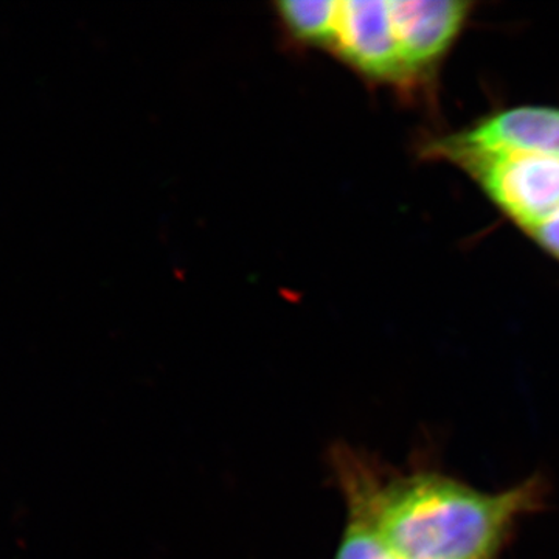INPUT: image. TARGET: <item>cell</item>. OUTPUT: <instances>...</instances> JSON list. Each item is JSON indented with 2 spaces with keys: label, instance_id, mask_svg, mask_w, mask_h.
Wrapping results in <instances>:
<instances>
[{
  "label": "cell",
  "instance_id": "52a82bcc",
  "mask_svg": "<svg viewBox=\"0 0 559 559\" xmlns=\"http://www.w3.org/2000/svg\"><path fill=\"white\" fill-rule=\"evenodd\" d=\"M337 559H399L380 533L373 527L369 518L359 511V518L349 525Z\"/></svg>",
  "mask_w": 559,
  "mask_h": 559
},
{
  "label": "cell",
  "instance_id": "3957f363",
  "mask_svg": "<svg viewBox=\"0 0 559 559\" xmlns=\"http://www.w3.org/2000/svg\"><path fill=\"white\" fill-rule=\"evenodd\" d=\"M412 94L432 97L440 70L473 16L462 0H389Z\"/></svg>",
  "mask_w": 559,
  "mask_h": 559
},
{
  "label": "cell",
  "instance_id": "7a4b0ae2",
  "mask_svg": "<svg viewBox=\"0 0 559 559\" xmlns=\"http://www.w3.org/2000/svg\"><path fill=\"white\" fill-rule=\"evenodd\" d=\"M421 157L460 168L488 157L559 159V108L524 105L496 110L463 130L423 142Z\"/></svg>",
  "mask_w": 559,
  "mask_h": 559
},
{
  "label": "cell",
  "instance_id": "5b68a950",
  "mask_svg": "<svg viewBox=\"0 0 559 559\" xmlns=\"http://www.w3.org/2000/svg\"><path fill=\"white\" fill-rule=\"evenodd\" d=\"M333 49L366 79L412 94L409 76L393 31L389 0L341 2Z\"/></svg>",
  "mask_w": 559,
  "mask_h": 559
},
{
  "label": "cell",
  "instance_id": "6da1fadb",
  "mask_svg": "<svg viewBox=\"0 0 559 559\" xmlns=\"http://www.w3.org/2000/svg\"><path fill=\"white\" fill-rule=\"evenodd\" d=\"M539 498L535 480L491 495L423 473L382 489L360 511L399 559H492Z\"/></svg>",
  "mask_w": 559,
  "mask_h": 559
},
{
  "label": "cell",
  "instance_id": "ba28073f",
  "mask_svg": "<svg viewBox=\"0 0 559 559\" xmlns=\"http://www.w3.org/2000/svg\"><path fill=\"white\" fill-rule=\"evenodd\" d=\"M524 235L559 264V213Z\"/></svg>",
  "mask_w": 559,
  "mask_h": 559
},
{
  "label": "cell",
  "instance_id": "8992f818",
  "mask_svg": "<svg viewBox=\"0 0 559 559\" xmlns=\"http://www.w3.org/2000/svg\"><path fill=\"white\" fill-rule=\"evenodd\" d=\"M278 13L297 38L318 46L334 47L340 25L341 2L289 0L278 3Z\"/></svg>",
  "mask_w": 559,
  "mask_h": 559
},
{
  "label": "cell",
  "instance_id": "277c9868",
  "mask_svg": "<svg viewBox=\"0 0 559 559\" xmlns=\"http://www.w3.org/2000/svg\"><path fill=\"white\" fill-rule=\"evenodd\" d=\"M522 234L559 213V159L488 157L459 168Z\"/></svg>",
  "mask_w": 559,
  "mask_h": 559
}]
</instances>
